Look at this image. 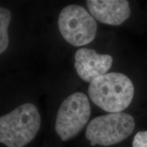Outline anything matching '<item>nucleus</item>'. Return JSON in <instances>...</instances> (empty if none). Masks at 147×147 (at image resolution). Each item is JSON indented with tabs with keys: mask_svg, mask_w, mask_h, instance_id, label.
Returning <instances> with one entry per match:
<instances>
[{
	"mask_svg": "<svg viewBox=\"0 0 147 147\" xmlns=\"http://www.w3.org/2000/svg\"><path fill=\"white\" fill-rule=\"evenodd\" d=\"M134 128L135 121L131 115L125 113H109L92 119L86 129L85 136L91 146H109L125 140Z\"/></svg>",
	"mask_w": 147,
	"mask_h": 147,
	"instance_id": "nucleus-3",
	"label": "nucleus"
},
{
	"mask_svg": "<svg viewBox=\"0 0 147 147\" xmlns=\"http://www.w3.org/2000/svg\"><path fill=\"white\" fill-rule=\"evenodd\" d=\"M40 126L36 106L22 104L0 118V142L7 147H24L36 138Z\"/></svg>",
	"mask_w": 147,
	"mask_h": 147,
	"instance_id": "nucleus-2",
	"label": "nucleus"
},
{
	"mask_svg": "<svg viewBox=\"0 0 147 147\" xmlns=\"http://www.w3.org/2000/svg\"><path fill=\"white\" fill-rule=\"evenodd\" d=\"M132 147H147V130L138 131L132 142Z\"/></svg>",
	"mask_w": 147,
	"mask_h": 147,
	"instance_id": "nucleus-9",
	"label": "nucleus"
},
{
	"mask_svg": "<svg viewBox=\"0 0 147 147\" xmlns=\"http://www.w3.org/2000/svg\"><path fill=\"white\" fill-rule=\"evenodd\" d=\"M87 5L93 18L109 25H120L131 15L126 0H88Z\"/></svg>",
	"mask_w": 147,
	"mask_h": 147,
	"instance_id": "nucleus-7",
	"label": "nucleus"
},
{
	"mask_svg": "<svg viewBox=\"0 0 147 147\" xmlns=\"http://www.w3.org/2000/svg\"><path fill=\"white\" fill-rule=\"evenodd\" d=\"M11 21V12L8 9L0 8V53L8 49L9 38L8 28Z\"/></svg>",
	"mask_w": 147,
	"mask_h": 147,
	"instance_id": "nucleus-8",
	"label": "nucleus"
},
{
	"mask_svg": "<svg viewBox=\"0 0 147 147\" xmlns=\"http://www.w3.org/2000/svg\"><path fill=\"white\" fill-rule=\"evenodd\" d=\"M113 59L109 55L99 54L93 49L81 48L74 55V67L77 74L84 81L91 82L109 70Z\"/></svg>",
	"mask_w": 147,
	"mask_h": 147,
	"instance_id": "nucleus-6",
	"label": "nucleus"
},
{
	"mask_svg": "<svg viewBox=\"0 0 147 147\" xmlns=\"http://www.w3.org/2000/svg\"><path fill=\"white\" fill-rule=\"evenodd\" d=\"M91 117V106L87 95L76 92L62 102L55 121V131L62 141L76 136Z\"/></svg>",
	"mask_w": 147,
	"mask_h": 147,
	"instance_id": "nucleus-4",
	"label": "nucleus"
},
{
	"mask_svg": "<svg viewBox=\"0 0 147 147\" xmlns=\"http://www.w3.org/2000/svg\"><path fill=\"white\" fill-rule=\"evenodd\" d=\"M58 27L65 41L74 47L91 43L95 38L97 29L93 16L83 7L76 4L62 9L58 18Z\"/></svg>",
	"mask_w": 147,
	"mask_h": 147,
	"instance_id": "nucleus-5",
	"label": "nucleus"
},
{
	"mask_svg": "<svg viewBox=\"0 0 147 147\" xmlns=\"http://www.w3.org/2000/svg\"><path fill=\"white\" fill-rule=\"evenodd\" d=\"M88 92L92 102L101 109L110 113H121L131 103L134 87L126 75L111 72L92 81Z\"/></svg>",
	"mask_w": 147,
	"mask_h": 147,
	"instance_id": "nucleus-1",
	"label": "nucleus"
}]
</instances>
